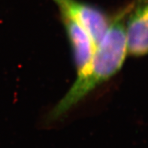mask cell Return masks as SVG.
Instances as JSON below:
<instances>
[{"instance_id": "6da1fadb", "label": "cell", "mask_w": 148, "mask_h": 148, "mask_svg": "<svg viewBox=\"0 0 148 148\" xmlns=\"http://www.w3.org/2000/svg\"><path fill=\"white\" fill-rule=\"evenodd\" d=\"M130 8V4L111 19L103 38L95 48L87 70L77 76L69 90L51 110L48 115L50 121L62 117L122 68L128 54L126 20Z\"/></svg>"}, {"instance_id": "7a4b0ae2", "label": "cell", "mask_w": 148, "mask_h": 148, "mask_svg": "<svg viewBox=\"0 0 148 148\" xmlns=\"http://www.w3.org/2000/svg\"><path fill=\"white\" fill-rule=\"evenodd\" d=\"M60 11L83 26L93 42L95 47L103 38L111 18L99 8L80 0H53Z\"/></svg>"}, {"instance_id": "3957f363", "label": "cell", "mask_w": 148, "mask_h": 148, "mask_svg": "<svg viewBox=\"0 0 148 148\" xmlns=\"http://www.w3.org/2000/svg\"><path fill=\"white\" fill-rule=\"evenodd\" d=\"M128 53L133 56L148 54V0H135L126 16Z\"/></svg>"}, {"instance_id": "277c9868", "label": "cell", "mask_w": 148, "mask_h": 148, "mask_svg": "<svg viewBox=\"0 0 148 148\" xmlns=\"http://www.w3.org/2000/svg\"><path fill=\"white\" fill-rule=\"evenodd\" d=\"M61 18L71 45L77 76L82 75L88 69L96 47L82 25L65 15H61Z\"/></svg>"}]
</instances>
